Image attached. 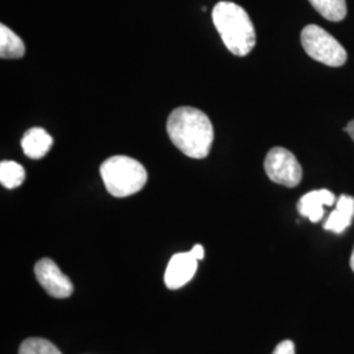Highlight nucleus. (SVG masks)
Wrapping results in <instances>:
<instances>
[{
    "label": "nucleus",
    "instance_id": "f257e3e1",
    "mask_svg": "<svg viewBox=\"0 0 354 354\" xmlns=\"http://www.w3.org/2000/svg\"><path fill=\"white\" fill-rule=\"evenodd\" d=\"M167 133L177 149L193 159L206 158L214 140L210 118L203 111L190 106L177 108L169 114Z\"/></svg>",
    "mask_w": 354,
    "mask_h": 354
},
{
    "label": "nucleus",
    "instance_id": "f03ea898",
    "mask_svg": "<svg viewBox=\"0 0 354 354\" xmlns=\"http://www.w3.org/2000/svg\"><path fill=\"white\" fill-rule=\"evenodd\" d=\"M213 23L225 46L236 57H245L256 45V32L247 11L232 1H219L213 10Z\"/></svg>",
    "mask_w": 354,
    "mask_h": 354
},
{
    "label": "nucleus",
    "instance_id": "7ed1b4c3",
    "mask_svg": "<svg viewBox=\"0 0 354 354\" xmlns=\"http://www.w3.org/2000/svg\"><path fill=\"white\" fill-rule=\"evenodd\" d=\"M100 175L106 190L117 198L138 193L147 183L146 168L138 160L124 155L106 159L100 167Z\"/></svg>",
    "mask_w": 354,
    "mask_h": 354
},
{
    "label": "nucleus",
    "instance_id": "20e7f679",
    "mask_svg": "<svg viewBox=\"0 0 354 354\" xmlns=\"http://www.w3.org/2000/svg\"><path fill=\"white\" fill-rule=\"evenodd\" d=\"M304 51L317 62L329 67H342L348 54L342 44L320 26L310 24L301 33Z\"/></svg>",
    "mask_w": 354,
    "mask_h": 354
},
{
    "label": "nucleus",
    "instance_id": "39448f33",
    "mask_svg": "<svg viewBox=\"0 0 354 354\" xmlns=\"http://www.w3.org/2000/svg\"><path fill=\"white\" fill-rule=\"evenodd\" d=\"M264 168L273 183L288 188L297 187L304 176L302 167L295 155L283 147H274L266 153Z\"/></svg>",
    "mask_w": 354,
    "mask_h": 354
},
{
    "label": "nucleus",
    "instance_id": "423d86ee",
    "mask_svg": "<svg viewBox=\"0 0 354 354\" xmlns=\"http://www.w3.org/2000/svg\"><path fill=\"white\" fill-rule=\"evenodd\" d=\"M35 274L39 285L54 298H68L74 291V285L51 259H41L35 266Z\"/></svg>",
    "mask_w": 354,
    "mask_h": 354
},
{
    "label": "nucleus",
    "instance_id": "0eeeda50",
    "mask_svg": "<svg viewBox=\"0 0 354 354\" xmlns=\"http://www.w3.org/2000/svg\"><path fill=\"white\" fill-rule=\"evenodd\" d=\"M197 261L198 260L190 251L174 254L165 270V286L171 290H176L187 285L196 274Z\"/></svg>",
    "mask_w": 354,
    "mask_h": 354
},
{
    "label": "nucleus",
    "instance_id": "6e6552de",
    "mask_svg": "<svg viewBox=\"0 0 354 354\" xmlns=\"http://www.w3.org/2000/svg\"><path fill=\"white\" fill-rule=\"evenodd\" d=\"M336 203L335 194L328 189L313 190L306 193L298 203L299 214L317 223L324 216V206Z\"/></svg>",
    "mask_w": 354,
    "mask_h": 354
},
{
    "label": "nucleus",
    "instance_id": "1a4fd4ad",
    "mask_svg": "<svg viewBox=\"0 0 354 354\" xmlns=\"http://www.w3.org/2000/svg\"><path fill=\"white\" fill-rule=\"evenodd\" d=\"M354 198L342 194L336 203V209L329 214L324 223V230L333 234H342L353 222Z\"/></svg>",
    "mask_w": 354,
    "mask_h": 354
},
{
    "label": "nucleus",
    "instance_id": "9d476101",
    "mask_svg": "<svg viewBox=\"0 0 354 354\" xmlns=\"http://www.w3.org/2000/svg\"><path fill=\"white\" fill-rule=\"evenodd\" d=\"M53 146L50 134L42 127H32L26 131L21 140L23 151L30 159H42Z\"/></svg>",
    "mask_w": 354,
    "mask_h": 354
},
{
    "label": "nucleus",
    "instance_id": "9b49d317",
    "mask_svg": "<svg viewBox=\"0 0 354 354\" xmlns=\"http://www.w3.org/2000/svg\"><path fill=\"white\" fill-rule=\"evenodd\" d=\"M26 54L23 39L8 26H0V57L3 59H19Z\"/></svg>",
    "mask_w": 354,
    "mask_h": 354
},
{
    "label": "nucleus",
    "instance_id": "f8f14e48",
    "mask_svg": "<svg viewBox=\"0 0 354 354\" xmlns=\"http://www.w3.org/2000/svg\"><path fill=\"white\" fill-rule=\"evenodd\" d=\"M311 6L329 21L337 23L346 16V1L345 0H308Z\"/></svg>",
    "mask_w": 354,
    "mask_h": 354
},
{
    "label": "nucleus",
    "instance_id": "ddd939ff",
    "mask_svg": "<svg viewBox=\"0 0 354 354\" xmlns=\"http://www.w3.org/2000/svg\"><path fill=\"white\" fill-rule=\"evenodd\" d=\"M26 180V169L16 162H1L0 163V183L7 189L19 188Z\"/></svg>",
    "mask_w": 354,
    "mask_h": 354
},
{
    "label": "nucleus",
    "instance_id": "4468645a",
    "mask_svg": "<svg viewBox=\"0 0 354 354\" xmlns=\"http://www.w3.org/2000/svg\"><path fill=\"white\" fill-rule=\"evenodd\" d=\"M19 354H62L61 351L45 339L30 337L23 342L19 348Z\"/></svg>",
    "mask_w": 354,
    "mask_h": 354
},
{
    "label": "nucleus",
    "instance_id": "2eb2a0df",
    "mask_svg": "<svg viewBox=\"0 0 354 354\" xmlns=\"http://www.w3.org/2000/svg\"><path fill=\"white\" fill-rule=\"evenodd\" d=\"M272 354H295V345L290 340L281 342Z\"/></svg>",
    "mask_w": 354,
    "mask_h": 354
},
{
    "label": "nucleus",
    "instance_id": "dca6fc26",
    "mask_svg": "<svg viewBox=\"0 0 354 354\" xmlns=\"http://www.w3.org/2000/svg\"><path fill=\"white\" fill-rule=\"evenodd\" d=\"M190 252L194 254V257H196L197 260H203V256H205V250H203V247L201 244H196V245L190 250Z\"/></svg>",
    "mask_w": 354,
    "mask_h": 354
},
{
    "label": "nucleus",
    "instance_id": "f3484780",
    "mask_svg": "<svg viewBox=\"0 0 354 354\" xmlns=\"http://www.w3.org/2000/svg\"><path fill=\"white\" fill-rule=\"evenodd\" d=\"M345 131H346V133L351 136V138H352L354 142V120L349 121V124H348L346 127H345Z\"/></svg>",
    "mask_w": 354,
    "mask_h": 354
},
{
    "label": "nucleus",
    "instance_id": "a211bd4d",
    "mask_svg": "<svg viewBox=\"0 0 354 354\" xmlns=\"http://www.w3.org/2000/svg\"><path fill=\"white\" fill-rule=\"evenodd\" d=\"M351 268H352V270L354 272V248L353 252H352V256H351Z\"/></svg>",
    "mask_w": 354,
    "mask_h": 354
}]
</instances>
